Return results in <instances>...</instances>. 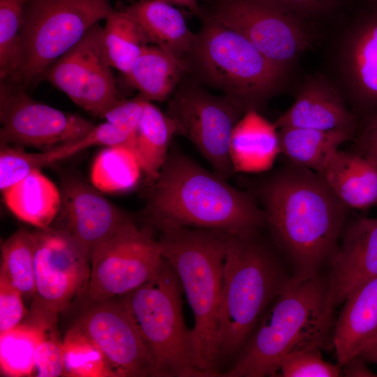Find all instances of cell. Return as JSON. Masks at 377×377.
I'll use <instances>...</instances> for the list:
<instances>
[{
    "label": "cell",
    "mask_w": 377,
    "mask_h": 377,
    "mask_svg": "<svg viewBox=\"0 0 377 377\" xmlns=\"http://www.w3.org/2000/svg\"><path fill=\"white\" fill-rule=\"evenodd\" d=\"M260 197L267 224L293 275L319 274L337 248L348 208L317 172L294 163L269 178Z\"/></svg>",
    "instance_id": "obj_1"
},
{
    "label": "cell",
    "mask_w": 377,
    "mask_h": 377,
    "mask_svg": "<svg viewBox=\"0 0 377 377\" xmlns=\"http://www.w3.org/2000/svg\"><path fill=\"white\" fill-rule=\"evenodd\" d=\"M148 188L142 216L152 232L185 226L248 234L267 224L264 211L249 194L203 168L176 145Z\"/></svg>",
    "instance_id": "obj_2"
},
{
    "label": "cell",
    "mask_w": 377,
    "mask_h": 377,
    "mask_svg": "<svg viewBox=\"0 0 377 377\" xmlns=\"http://www.w3.org/2000/svg\"><path fill=\"white\" fill-rule=\"evenodd\" d=\"M258 232L228 233L217 335L221 373L290 276Z\"/></svg>",
    "instance_id": "obj_3"
},
{
    "label": "cell",
    "mask_w": 377,
    "mask_h": 377,
    "mask_svg": "<svg viewBox=\"0 0 377 377\" xmlns=\"http://www.w3.org/2000/svg\"><path fill=\"white\" fill-rule=\"evenodd\" d=\"M326 289V276L320 273L291 275L221 376H276L286 355L323 348L327 339L321 327Z\"/></svg>",
    "instance_id": "obj_4"
},
{
    "label": "cell",
    "mask_w": 377,
    "mask_h": 377,
    "mask_svg": "<svg viewBox=\"0 0 377 377\" xmlns=\"http://www.w3.org/2000/svg\"><path fill=\"white\" fill-rule=\"evenodd\" d=\"M158 232L163 257L175 270L193 313L199 368L205 377L221 376L217 335L228 232L185 226Z\"/></svg>",
    "instance_id": "obj_5"
},
{
    "label": "cell",
    "mask_w": 377,
    "mask_h": 377,
    "mask_svg": "<svg viewBox=\"0 0 377 377\" xmlns=\"http://www.w3.org/2000/svg\"><path fill=\"white\" fill-rule=\"evenodd\" d=\"M202 25L185 55L187 74L222 92L245 112L279 92L288 75L238 32L204 13Z\"/></svg>",
    "instance_id": "obj_6"
},
{
    "label": "cell",
    "mask_w": 377,
    "mask_h": 377,
    "mask_svg": "<svg viewBox=\"0 0 377 377\" xmlns=\"http://www.w3.org/2000/svg\"><path fill=\"white\" fill-rule=\"evenodd\" d=\"M180 281L164 258L156 274L121 297L147 349L154 377H205L182 311Z\"/></svg>",
    "instance_id": "obj_7"
},
{
    "label": "cell",
    "mask_w": 377,
    "mask_h": 377,
    "mask_svg": "<svg viewBox=\"0 0 377 377\" xmlns=\"http://www.w3.org/2000/svg\"><path fill=\"white\" fill-rule=\"evenodd\" d=\"M114 10L110 0H27L20 32L15 71L7 79L25 89Z\"/></svg>",
    "instance_id": "obj_8"
},
{
    "label": "cell",
    "mask_w": 377,
    "mask_h": 377,
    "mask_svg": "<svg viewBox=\"0 0 377 377\" xmlns=\"http://www.w3.org/2000/svg\"><path fill=\"white\" fill-rule=\"evenodd\" d=\"M206 14L242 35L288 74L313 41L306 20L278 0H215Z\"/></svg>",
    "instance_id": "obj_9"
},
{
    "label": "cell",
    "mask_w": 377,
    "mask_h": 377,
    "mask_svg": "<svg viewBox=\"0 0 377 377\" xmlns=\"http://www.w3.org/2000/svg\"><path fill=\"white\" fill-rule=\"evenodd\" d=\"M165 113L175 121L177 135L187 138L227 180L234 173L230 140L235 126L245 112L223 95L214 96L192 78L182 79L168 102Z\"/></svg>",
    "instance_id": "obj_10"
},
{
    "label": "cell",
    "mask_w": 377,
    "mask_h": 377,
    "mask_svg": "<svg viewBox=\"0 0 377 377\" xmlns=\"http://www.w3.org/2000/svg\"><path fill=\"white\" fill-rule=\"evenodd\" d=\"M152 232L138 228L131 220L94 248L88 298L122 297L156 274L164 257L161 243Z\"/></svg>",
    "instance_id": "obj_11"
},
{
    "label": "cell",
    "mask_w": 377,
    "mask_h": 377,
    "mask_svg": "<svg viewBox=\"0 0 377 377\" xmlns=\"http://www.w3.org/2000/svg\"><path fill=\"white\" fill-rule=\"evenodd\" d=\"M34 234L35 293L29 314L57 319L87 295L90 258L71 237L52 227Z\"/></svg>",
    "instance_id": "obj_12"
},
{
    "label": "cell",
    "mask_w": 377,
    "mask_h": 377,
    "mask_svg": "<svg viewBox=\"0 0 377 377\" xmlns=\"http://www.w3.org/2000/svg\"><path fill=\"white\" fill-rule=\"evenodd\" d=\"M20 83L0 82L1 144L46 151L85 137L90 121L31 98Z\"/></svg>",
    "instance_id": "obj_13"
},
{
    "label": "cell",
    "mask_w": 377,
    "mask_h": 377,
    "mask_svg": "<svg viewBox=\"0 0 377 377\" xmlns=\"http://www.w3.org/2000/svg\"><path fill=\"white\" fill-rule=\"evenodd\" d=\"M102 30L98 23L91 27L39 80L48 82L75 104L100 117L121 100L103 49Z\"/></svg>",
    "instance_id": "obj_14"
},
{
    "label": "cell",
    "mask_w": 377,
    "mask_h": 377,
    "mask_svg": "<svg viewBox=\"0 0 377 377\" xmlns=\"http://www.w3.org/2000/svg\"><path fill=\"white\" fill-rule=\"evenodd\" d=\"M80 302L73 324L98 346L120 377L151 376L149 353L138 326L121 297Z\"/></svg>",
    "instance_id": "obj_15"
},
{
    "label": "cell",
    "mask_w": 377,
    "mask_h": 377,
    "mask_svg": "<svg viewBox=\"0 0 377 377\" xmlns=\"http://www.w3.org/2000/svg\"><path fill=\"white\" fill-rule=\"evenodd\" d=\"M59 189L61 207L50 227L71 237L89 258L97 244L133 220L77 175H64Z\"/></svg>",
    "instance_id": "obj_16"
},
{
    "label": "cell",
    "mask_w": 377,
    "mask_h": 377,
    "mask_svg": "<svg viewBox=\"0 0 377 377\" xmlns=\"http://www.w3.org/2000/svg\"><path fill=\"white\" fill-rule=\"evenodd\" d=\"M329 263L321 316V327L327 334L337 307L357 287L377 277V217L360 218L350 223Z\"/></svg>",
    "instance_id": "obj_17"
},
{
    "label": "cell",
    "mask_w": 377,
    "mask_h": 377,
    "mask_svg": "<svg viewBox=\"0 0 377 377\" xmlns=\"http://www.w3.org/2000/svg\"><path fill=\"white\" fill-rule=\"evenodd\" d=\"M337 59L355 104L377 113V0L362 1L341 40Z\"/></svg>",
    "instance_id": "obj_18"
},
{
    "label": "cell",
    "mask_w": 377,
    "mask_h": 377,
    "mask_svg": "<svg viewBox=\"0 0 377 377\" xmlns=\"http://www.w3.org/2000/svg\"><path fill=\"white\" fill-rule=\"evenodd\" d=\"M274 124L278 129L357 128L355 116L347 108L337 88L319 75L305 78L292 105Z\"/></svg>",
    "instance_id": "obj_19"
},
{
    "label": "cell",
    "mask_w": 377,
    "mask_h": 377,
    "mask_svg": "<svg viewBox=\"0 0 377 377\" xmlns=\"http://www.w3.org/2000/svg\"><path fill=\"white\" fill-rule=\"evenodd\" d=\"M342 304L332 336L341 367L360 355L377 337V277L355 289Z\"/></svg>",
    "instance_id": "obj_20"
},
{
    "label": "cell",
    "mask_w": 377,
    "mask_h": 377,
    "mask_svg": "<svg viewBox=\"0 0 377 377\" xmlns=\"http://www.w3.org/2000/svg\"><path fill=\"white\" fill-rule=\"evenodd\" d=\"M318 174L348 209L377 205V162L371 158L339 149Z\"/></svg>",
    "instance_id": "obj_21"
},
{
    "label": "cell",
    "mask_w": 377,
    "mask_h": 377,
    "mask_svg": "<svg viewBox=\"0 0 377 377\" xmlns=\"http://www.w3.org/2000/svg\"><path fill=\"white\" fill-rule=\"evenodd\" d=\"M281 153L279 131L257 110L246 112L232 131L230 155L235 172L269 170Z\"/></svg>",
    "instance_id": "obj_22"
},
{
    "label": "cell",
    "mask_w": 377,
    "mask_h": 377,
    "mask_svg": "<svg viewBox=\"0 0 377 377\" xmlns=\"http://www.w3.org/2000/svg\"><path fill=\"white\" fill-rule=\"evenodd\" d=\"M121 10L140 24L151 43L180 58L190 50L195 34L174 6L161 0H138Z\"/></svg>",
    "instance_id": "obj_23"
},
{
    "label": "cell",
    "mask_w": 377,
    "mask_h": 377,
    "mask_svg": "<svg viewBox=\"0 0 377 377\" xmlns=\"http://www.w3.org/2000/svg\"><path fill=\"white\" fill-rule=\"evenodd\" d=\"M187 75L185 59L157 45L146 46L130 70L126 82L149 101H162L175 92Z\"/></svg>",
    "instance_id": "obj_24"
},
{
    "label": "cell",
    "mask_w": 377,
    "mask_h": 377,
    "mask_svg": "<svg viewBox=\"0 0 377 377\" xmlns=\"http://www.w3.org/2000/svg\"><path fill=\"white\" fill-rule=\"evenodd\" d=\"M2 194L17 218L38 229L50 227L61 207L60 189L40 169L31 171Z\"/></svg>",
    "instance_id": "obj_25"
},
{
    "label": "cell",
    "mask_w": 377,
    "mask_h": 377,
    "mask_svg": "<svg viewBox=\"0 0 377 377\" xmlns=\"http://www.w3.org/2000/svg\"><path fill=\"white\" fill-rule=\"evenodd\" d=\"M355 133L356 128H282L279 131L281 153L293 163L318 173L341 145L353 139Z\"/></svg>",
    "instance_id": "obj_26"
},
{
    "label": "cell",
    "mask_w": 377,
    "mask_h": 377,
    "mask_svg": "<svg viewBox=\"0 0 377 377\" xmlns=\"http://www.w3.org/2000/svg\"><path fill=\"white\" fill-rule=\"evenodd\" d=\"M177 135L175 121L148 101L134 135L133 151L149 187L157 178L168 157L172 137Z\"/></svg>",
    "instance_id": "obj_27"
},
{
    "label": "cell",
    "mask_w": 377,
    "mask_h": 377,
    "mask_svg": "<svg viewBox=\"0 0 377 377\" xmlns=\"http://www.w3.org/2000/svg\"><path fill=\"white\" fill-rule=\"evenodd\" d=\"M102 45L112 68L126 74L141 53L151 43L140 24L122 10H114L105 19Z\"/></svg>",
    "instance_id": "obj_28"
},
{
    "label": "cell",
    "mask_w": 377,
    "mask_h": 377,
    "mask_svg": "<svg viewBox=\"0 0 377 377\" xmlns=\"http://www.w3.org/2000/svg\"><path fill=\"white\" fill-rule=\"evenodd\" d=\"M141 172L140 163L131 147L107 146L94 160L91 182L102 193L123 192L136 186Z\"/></svg>",
    "instance_id": "obj_29"
},
{
    "label": "cell",
    "mask_w": 377,
    "mask_h": 377,
    "mask_svg": "<svg viewBox=\"0 0 377 377\" xmlns=\"http://www.w3.org/2000/svg\"><path fill=\"white\" fill-rule=\"evenodd\" d=\"M129 138L127 132L105 121L95 126L83 138L71 143L39 152H28L23 148L20 149L16 154V163L21 173L27 175L34 170H40L90 147L125 145Z\"/></svg>",
    "instance_id": "obj_30"
},
{
    "label": "cell",
    "mask_w": 377,
    "mask_h": 377,
    "mask_svg": "<svg viewBox=\"0 0 377 377\" xmlns=\"http://www.w3.org/2000/svg\"><path fill=\"white\" fill-rule=\"evenodd\" d=\"M40 337V323L30 317L26 322L0 333L1 376H32L36 370V351Z\"/></svg>",
    "instance_id": "obj_31"
},
{
    "label": "cell",
    "mask_w": 377,
    "mask_h": 377,
    "mask_svg": "<svg viewBox=\"0 0 377 377\" xmlns=\"http://www.w3.org/2000/svg\"><path fill=\"white\" fill-rule=\"evenodd\" d=\"M62 357L64 376L116 377L101 350L73 323L62 340Z\"/></svg>",
    "instance_id": "obj_32"
},
{
    "label": "cell",
    "mask_w": 377,
    "mask_h": 377,
    "mask_svg": "<svg viewBox=\"0 0 377 377\" xmlns=\"http://www.w3.org/2000/svg\"><path fill=\"white\" fill-rule=\"evenodd\" d=\"M34 232L19 229L1 245L0 274L21 293L22 297L33 298L35 293Z\"/></svg>",
    "instance_id": "obj_33"
},
{
    "label": "cell",
    "mask_w": 377,
    "mask_h": 377,
    "mask_svg": "<svg viewBox=\"0 0 377 377\" xmlns=\"http://www.w3.org/2000/svg\"><path fill=\"white\" fill-rule=\"evenodd\" d=\"M27 0H0V77H13L18 53L20 32Z\"/></svg>",
    "instance_id": "obj_34"
},
{
    "label": "cell",
    "mask_w": 377,
    "mask_h": 377,
    "mask_svg": "<svg viewBox=\"0 0 377 377\" xmlns=\"http://www.w3.org/2000/svg\"><path fill=\"white\" fill-rule=\"evenodd\" d=\"M41 325V337L36 351V376L57 377L64 376L62 341L57 328V321L29 316Z\"/></svg>",
    "instance_id": "obj_35"
},
{
    "label": "cell",
    "mask_w": 377,
    "mask_h": 377,
    "mask_svg": "<svg viewBox=\"0 0 377 377\" xmlns=\"http://www.w3.org/2000/svg\"><path fill=\"white\" fill-rule=\"evenodd\" d=\"M279 371L283 377H337L341 367L324 360L319 349H304L286 355Z\"/></svg>",
    "instance_id": "obj_36"
},
{
    "label": "cell",
    "mask_w": 377,
    "mask_h": 377,
    "mask_svg": "<svg viewBox=\"0 0 377 377\" xmlns=\"http://www.w3.org/2000/svg\"><path fill=\"white\" fill-rule=\"evenodd\" d=\"M21 293L0 274V333L21 323L27 313Z\"/></svg>",
    "instance_id": "obj_37"
},
{
    "label": "cell",
    "mask_w": 377,
    "mask_h": 377,
    "mask_svg": "<svg viewBox=\"0 0 377 377\" xmlns=\"http://www.w3.org/2000/svg\"><path fill=\"white\" fill-rule=\"evenodd\" d=\"M148 101H149L140 94L131 99L120 100L102 117L108 122L135 133Z\"/></svg>",
    "instance_id": "obj_38"
},
{
    "label": "cell",
    "mask_w": 377,
    "mask_h": 377,
    "mask_svg": "<svg viewBox=\"0 0 377 377\" xmlns=\"http://www.w3.org/2000/svg\"><path fill=\"white\" fill-rule=\"evenodd\" d=\"M286 8L306 20L333 13L348 0H278Z\"/></svg>",
    "instance_id": "obj_39"
},
{
    "label": "cell",
    "mask_w": 377,
    "mask_h": 377,
    "mask_svg": "<svg viewBox=\"0 0 377 377\" xmlns=\"http://www.w3.org/2000/svg\"><path fill=\"white\" fill-rule=\"evenodd\" d=\"M357 143L358 152L377 162V113L369 117Z\"/></svg>",
    "instance_id": "obj_40"
},
{
    "label": "cell",
    "mask_w": 377,
    "mask_h": 377,
    "mask_svg": "<svg viewBox=\"0 0 377 377\" xmlns=\"http://www.w3.org/2000/svg\"><path fill=\"white\" fill-rule=\"evenodd\" d=\"M366 360L361 356L357 355L341 366V374L346 376H377L373 373L366 364ZM342 376V375H341Z\"/></svg>",
    "instance_id": "obj_41"
},
{
    "label": "cell",
    "mask_w": 377,
    "mask_h": 377,
    "mask_svg": "<svg viewBox=\"0 0 377 377\" xmlns=\"http://www.w3.org/2000/svg\"><path fill=\"white\" fill-rule=\"evenodd\" d=\"M172 6H178L186 8L190 12L199 17L200 19L204 15V12L198 5V0H161Z\"/></svg>",
    "instance_id": "obj_42"
},
{
    "label": "cell",
    "mask_w": 377,
    "mask_h": 377,
    "mask_svg": "<svg viewBox=\"0 0 377 377\" xmlns=\"http://www.w3.org/2000/svg\"><path fill=\"white\" fill-rule=\"evenodd\" d=\"M360 355L367 362L377 364V339L372 341Z\"/></svg>",
    "instance_id": "obj_43"
},
{
    "label": "cell",
    "mask_w": 377,
    "mask_h": 377,
    "mask_svg": "<svg viewBox=\"0 0 377 377\" xmlns=\"http://www.w3.org/2000/svg\"><path fill=\"white\" fill-rule=\"evenodd\" d=\"M376 339H377V337H376Z\"/></svg>",
    "instance_id": "obj_44"
}]
</instances>
